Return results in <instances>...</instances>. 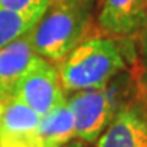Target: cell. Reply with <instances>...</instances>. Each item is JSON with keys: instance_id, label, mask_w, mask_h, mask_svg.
I'll list each match as a JSON object with an SVG mask.
<instances>
[{"instance_id": "cell-13", "label": "cell", "mask_w": 147, "mask_h": 147, "mask_svg": "<svg viewBox=\"0 0 147 147\" xmlns=\"http://www.w3.org/2000/svg\"><path fill=\"white\" fill-rule=\"evenodd\" d=\"M143 54H144L146 65H147V35H146V39H144V48H143Z\"/></svg>"}, {"instance_id": "cell-9", "label": "cell", "mask_w": 147, "mask_h": 147, "mask_svg": "<svg viewBox=\"0 0 147 147\" xmlns=\"http://www.w3.org/2000/svg\"><path fill=\"white\" fill-rule=\"evenodd\" d=\"M75 137L74 116L68 104L59 105L41 117L38 128L39 147H62Z\"/></svg>"}, {"instance_id": "cell-1", "label": "cell", "mask_w": 147, "mask_h": 147, "mask_svg": "<svg viewBox=\"0 0 147 147\" xmlns=\"http://www.w3.org/2000/svg\"><path fill=\"white\" fill-rule=\"evenodd\" d=\"M90 2L62 0L50 5L27 33L33 53L51 63H59L80 42L87 39L92 21Z\"/></svg>"}, {"instance_id": "cell-5", "label": "cell", "mask_w": 147, "mask_h": 147, "mask_svg": "<svg viewBox=\"0 0 147 147\" xmlns=\"http://www.w3.org/2000/svg\"><path fill=\"white\" fill-rule=\"evenodd\" d=\"M41 116L17 98L3 102L0 116V147H39Z\"/></svg>"}, {"instance_id": "cell-14", "label": "cell", "mask_w": 147, "mask_h": 147, "mask_svg": "<svg viewBox=\"0 0 147 147\" xmlns=\"http://www.w3.org/2000/svg\"><path fill=\"white\" fill-rule=\"evenodd\" d=\"M50 2V5H53V3H57V2H62V0H48Z\"/></svg>"}, {"instance_id": "cell-12", "label": "cell", "mask_w": 147, "mask_h": 147, "mask_svg": "<svg viewBox=\"0 0 147 147\" xmlns=\"http://www.w3.org/2000/svg\"><path fill=\"white\" fill-rule=\"evenodd\" d=\"M62 147H87V146H86V143H83L81 140H71L69 143L63 144Z\"/></svg>"}, {"instance_id": "cell-16", "label": "cell", "mask_w": 147, "mask_h": 147, "mask_svg": "<svg viewBox=\"0 0 147 147\" xmlns=\"http://www.w3.org/2000/svg\"><path fill=\"white\" fill-rule=\"evenodd\" d=\"M143 5H144V8L147 9V0H143Z\"/></svg>"}, {"instance_id": "cell-15", "label": "cell", "mask_w": 147, "mask_h": 147, "mask_svg": "<svg viewBox=\"0 0 147 147\" xmlns=\"http://www.w3.org/2000/svg\"><path fill=\"white\" fill-rule=\"evenodd\" d=\"M2 110H3V102L0 101V116H2Z\"/></svg>"}, {"instance_id": "cell-6", "label": "cell", "mask_w": 147, "mask_h": 147, "mask_svg": "<svg viewBox=\"0 0 147 147\" xmlns=\"http://www.w3.org/2000/svg\"><path fill=\"white\" fill-rule=\"evenodd\" d=\"M96 147H147V114L143 107L123 104L96 140Z\"/></svg>"}, {"instance_id": "cell-7", "label": "cell", "mask_w": 147, "mask_h": 147, "mask_svg": "<svg viewBox=\"0 0 147 147\" xmlns=\"http://www.w3.org/2000/svg\"><path fill=\"white\" fill-rule=\"evenodd\" d=\"M147 21L143 0H104L99 26L110 36H129Z\"/></svg>"}, {"instance_id": "cell-17", "label": "cell", "mask_w": 147, "mask_h": 147, "mask_svg": "<svg viewBox=\"0 0 147 147\" xmlns=\"http://www.w3.org/2000/svg\"><path fill=\"white\" fill-rule=\"evenodd\" d=\"M68 2H78V0H68Z\"/></svg>"}, {"instance_id": "cell-11", "label": "cell", "mask_w": 147, "mask_h": 147, "mask_svg": "<svg viewBox=\"0 0 147 147\" xmlns=\"http://www.w3.org/2000/svg\"><path fill=\"white\" fill-rule=\"evenodd\" d=\"M48 0H0V11H36L48 9Z\"/></svg>"}, {"instance_id": "cell-2", "label": "cell", "mask_w": 147, "mask_h": 147, "mask_svg": "<svg viewBox=\"0 0 147 147\" xmlns=\"http://www.w3.org/2000/svg\"><path fill=\"white\" fill-rule=\"evenodd\" d=\"M126 68V60L110 38H87L57 63L65 93L105 89Z\"/></svg>"}, {"instance_id": "cell-4", "label": "cell", "mask_w": 147, "mask_h": 147, "mask_svg": "<svg viewBox=\"0 0 147 147\" xmlns=\"http://www.w3.org/2000/svg\"><path fill=\"white\" fill-rule=\"evenodd\" d=\"M12 96L29 105L41 117L66 102L57 66L39 56L33 57Z\"/></svg>"}, {"instance_id": "cell-10", "label": "cell", "mask_w": 147, "mask_h": 147, "mask_svg": "<svg viewBox=\"0 0 147 147\" xmlns=\"http://www.w3.org/2000/svg\"><path fill=\"white\" fill-rule=\"evenodd\" d=\"M47 9L36 11H0V48L29 33Z\"/></svg>"}, {"instance_id": "cell-8", "label": "cell", "mask_w": 147, "mask_h": 147, "mask_svg": "<svg viewBox=\"0 0 147 147\" xmlns=\"http://www.w3.org/2000/svg\"><path fill=\"white\" fill-rule=\"evenodd\" d=\"M35 56L36 54L33 53L27 39V33L0 48V101L2 102L12 98L20 78L23 77Z\"/></svg>"}, {"instance_id": "cell-3", "label": "cell", "mask_w": 147, "mask_h": 147, "mask_svg": "<svg viewBox=\"0 0 147 147\" xmlns=\"http://www.w3.org/2000/svg\"><path fill=\"white\" fill-rule=\"evenodd\" d=\"M66 104L74 116L75 137L86 144L96 143L122 107L114 101V92L108 86L105 89L72 92L66 98Z\"/></svg>"}]
</instances>
